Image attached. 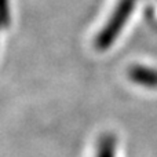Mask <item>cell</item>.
<instances>
[{
	"label": "cell",
	"mask_w": 157,
	"mask_h": 157,
	"mask_svg": "<svg viewBox=\"0 0 157 157\" xmlns=\"http://www.w3.org/2000/svg\"><path fill=\"white\" fill-rule=\"evenodd\" d=\"M131 80L145 87H157V71L146 66H134L128 72Z\"/></svg>",
	"instance_id": "obj_2"
},
{
	"label": "cell",
	"mask_w": 157,
	"mask_h": 157,
	"mask_svg": "<svg viewBox=\"0 0 157 157\" xmlns=\"http://www.w3.org/2000/svg\"><path fill=\"white\" fill-rule=\"evenodd\" d=\"M114 152V139L106 135L101 139L98 146V157H113Z\"/></svg>",
	"instance_id": "obj_3"
},
{
	"label": "cell",
	"mask_w": 157,
	"mask_h": 157,
	"mask_svg": "<svg viewBox=\"0 0 157 157\" xmlns=\"http://www.w3.org/2000/svg\"><path fill=\"white\" fill-rule=\"evenodd\" d=\"M134 2L135 0H121L119 3V7L114 11V14L112 15L109 24L105 26V29L101 32V35L98 36L97 40V47L101 50L108 48L109 44L114 40L116 35L120 32V29L123 28L125 19L128 18L131 10L134 7Z\"/></svg>",
	"instance_id": "obj_1"
}]
</instances>
